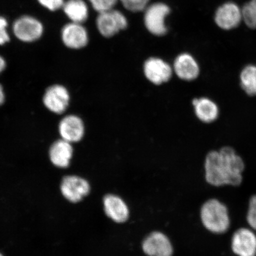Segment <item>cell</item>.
Listing matches in <instances>:
<instances>
[{
    "label": "cell",
    "mask_w": 256,
    "mask_h": 256,
    "mask_svg": "<svg viewBox=\"0 0 256 256\" xmlns=\"http://www.w3.org/2000/svg\"><path fill=\"white\" fill-rule=\"evenodd\" d=\"M244 168V162L234 150L223 147L219 152L208 154L204 162V178L207 183L214 186H238L242 181Z\"/></svg>",
    "instance_id": "6da1fadb"
},
{
    "label": "cell",
    "mask_w": 256,
    "mask_h": 256,
    "mask_svg": "<svg viewBox=\"0 0 256 256\" xmlns=\"http://www.w3.org/2000/svg\"><path fill=\"white\" fill-rule=\"evenodd\" d=\"M200 216L204 228L210 232L220 234L229 229L228 209L218 200L210 199L206 201L201 207Z\"/></svg>",
    "instance_id": "7a4b0ae2"
},
{
    "label": "cell",
    "mask_w": 256,
    "mask_h": 256,
    "mask_svg": "<svg viewBox=\"0 0 256 256\" xmlns=\"http://www.w3.org/2000/svg\"><path fill=\"white\" fill-rule=\"evenodd\" d=\"M170 12V8L162 2H156L145 10L144 24L150 33L156 36H163L167 33L166 18Z\"/></svg>",
    "instance_id": "3957f363"
},
{
    "label": "cell",
    "mask_w": 256,
    "mask_h": 256,
    "mask_svg": "<svg viewBox=\"0 0 256 256\" xmlns=\"http://www.w3.org/2000/svg\"><path fill=\"white\" fill-rule=\"evenodd\" d=\"M12 31L18 40L24 42L30 43L42 36L44 26L37 18L26 15L21 16L14 22Z\"/></svg>",
    "instance_id": "277c9868"
},
{
    "label": "cell",
    "mask_w": 256,
    "mask_h": 256,
    "mask_svg": "<svg viewBox=\"0 0 256 256\" xmlns=\"http://www.w3.org/2000/svg\"><path fill=\"white\" fill-rule=\"evenodd\" d=\"M96 25L102 35L110 38L120 30H126L128 20L122 12L113 8L98 14Z\"/></svg>",
    "instance_id": "5b68a950"
},
{
    "label": "cell",
    "mask_w": 256,
    "mask_h": 256,
    "mask_svg": "<svg viewBox=\"0 0 256 256\" xmlns=\"http://www.w3.org/2000/svg\"><path fill=\"white\" fill-rule=\"evenodd\" d=\"M214 20L222 30H232L238 28L242 21V8L232 2L224 3L216 10Z\"/></svg>",
    "instance_id": "8992f818"
},
{
    "label": "cell",
    "mask_w": 256,
    "mask_h": 256,
    "mask_svg": "<svg viewBox=\"0 0 256 256\" xmlns=\"http://www.w3.org/2000/svg\"><path fill=\"white\" fill-rule=\"evenodd\" d=\"M90 190V186L87 180L76 176H66L60 185L63 196L72 203L81 201L88 196Z\"/></svg>",
    "instance_id": "52a82bcc"
},
{
    "label": "cell",
    "mask_w": 256,
    "mask_h": 256,
    "mask_svg": "<svg viewBox=\"0 0 256 256\" xmlns=\"http://www.w3.org/2000/svg\"><path fill=\"white\" fill-rule=\"evenodd\" d=\"M232 248L238 256H256V235L251 230L240 228L234 233Z\"/></svg>",
    "instance_id": "ba28073f"
},
{
    "label": "cell",
    "mask_w": 256,
    "mask_h": 256,
    "mask_svg": "<svg viewBox=\"0 0 256 256\" xmlns=\"http://www.w3.org/2000/svg\"><path fill=\"white\" fill-rule=\"evenodd\" d=\"M70 94L62 85H54L44 92L43 102L48 110L56 114H62L68 106Z\"/></svg>",
    "instance_id": "9c48e42d"
},
{
    "label": "cell",
    "mask_w": 256,
    "mask_h": 256,
    "mask_svg": "<svg viewBox=\"0 0 256 256\" xmlns=\"http://www.w3.org/2000/svg\"><path fill=\"white\" fill-rule=\"evenodd\" d=\"M142 250L148 256H172L174 248L170 241L164 234L153 232L144 240Z\"/></svg>",
    "instance_id": "30bf717a"
},
{
    "label": "cell",
    "mask_w": 256,
    "mask_h": 256,
    "mask_svg": "<svg viewBox=\"0 0 256 256\" xmlns=\"http://www.w3.org/2000/svg\"><path fill=\"white\" fill-rule=\"evenodd\" d=\"M146 78L156 85L167 82L172 78V69L169 64L158 58H151L144 64Z\"/></svg>",
    "instance_id": "8fae6325"
},
{
    "label": "cell",
    "mask_w": 256,
    "mask_h": 256,
    "mask_svg": "<svg viewBox=\"0 0 256 256\" xmlns=\"http://www.w3.org/2000/svg\"><path fill=\"white\" fill-rule=\"evenodd\" d=\"M62 37L64 44L71 49H80L87 46L88 42L86 28L81 24L74 22L64 26Z\"/></svg>",
    "instance_id": "7c38bea8"
},
{
    "label": "cell",
    "mask_w": 256,
    "mask_h": 256,
    "mask_svg": "<svg viewBox=\"0 0 256 256\" xmlns=\"http://www.w3.org/2000/svg\"><path fill=\"white\" fill-rule=\"evenodd\" d=\"M59 132L62 139L67 142H78L84 136V124L78 116L68 115L60 122Z\"/></svg>",
    "instance_id": "4fadbf2b"
},
{
    "label": "cell",
    "mask_w": 256,
    "mask_h": 256,
    "mask_svg": "<svg viewBox=\"0 0 256 256\" xmlns=\"http://www.w3.org/2000/svg\"><path fill=\"white\" fill-rule=\"evenodd\" d=\"M104 206L106 215L114 222L124 223L129 218L130 211L126 204L116 195H106Z\"/></svg>",
    "instance_id": "5bb4252c"
},
{
    "label": "cell",
    "mask_w": 256,
    "mask_h": 256,
    "mask_svg": "<svg viewBox=\"0 0 256 256\" xmlns=\"http://www.w3.org/2000/svg\"><path fill=\"white\" fill-rule=\"evenodd\" d=\"M174 72L182 80L192 81L200 75L199 64L193 56L188 53L180 54L175 60Z\"/></svg>",
    "instance_id": "9a60e30c"
},
{
    "label": "cell",
    "mask_w": 256,
    "mask_h": 256,
    "mask_svg": "<svg viewBox=\"0 0 256 256\" xmlns=\"http://www.w3.org/2000/svg\"><path fill=\"white\" fill-rule=\"evenodd\" d=\"M72 143L60 140L54 142L50 150V161L56 167L68 168L72 158L73 149Z\"/></svg>",
    "instance_id": "2e32d148"
},
{
    "label": "cell",
    "mask_w": 256,
    "mask_h": 256,
    "mask_svg": "<svg viewBox=\"0 0 256 256\" xmlns=\"http://www.w3.org/2000/svg\"><path fill=\"white\" fill-rule=\"evenodd\" d=\"M193 105L195 114L198 119L204 123L212 122L218 117V107L215 102L210 98H194L193 100Z\"/></svg>",
    "instance_id": "e0dca14e"
},
{
    "label": "cell",
    "mask_w": 256,
    "mask_h": 256,
    "mask_svg": "<svg viewBox=\"0 0 256 256\" xmlns=\"http://www.w3.org/2000/svg\"><path fill=\"white\" fill-rule=\"evenodd\" d=\"M65 14L74 23H84L88 16V8L83 0H68L63 6Z\"/></svg>",
    "instance_id": "ac0fdd59"
},
{
    "label": "cell",
    "mask_w": 256,
    "mask_h": 256,
    "mask_svg": "<svg viewBox=\"0 0 256 256\" xmlns=\"http://www.w3.org/2000/svg\"><path fill=\"white\" fill-rule=\"evenodd\" d=\"M240 82L244 91L249 96L256 95V66L248 65L240 74Z\"/></svg>",
    "instance_id": "d6986e66"
},
{
    "label": "cell",
    "mask_w": 256,
    "mask_h": 256,
    "mask_svg": "<svg viewBox=\"0 0 256 256\" xmlns=\"http://www.w3.org/2000/svg\"><path fill=\"white\" fill-rule=\"evenodd\" d=\"M242 20L249 28H256V0H251L242 8Z\"/></svg>",
    "instance_id": "ffe728a7"
},
{
    "label": "cell",
    "mask_w": 256,
    "mask_h": 256,
    "mask_svg": "<svg viewBox=\"0 0 256 256\" xmlns=\"http://www.w3.org/2000/svg\"><path fill=\"white\" fill-rule=\"evenodd\" d=\"M150 0H120L124 8L132 12L145 10Z\"/></svg>",
    "instance_id": "44dd1931"
},
{
    "label": "cell",
    "mask_w": 256,
    "mask_h": 256,
    "mask_svg": "<svg viewBox=\"0 0 256 256\" xmlns=\"http://www.w3.org/2000/svg\"><path fill=\"white\" fill-rule=\"evenodd\" d=\"M92 8L98 14L113 9L118 0H88Z\"/></svg>",
    "instance_id": "7402d4cb"
},
{
    "label": "cell",
    "mask_w": 256,
    "mask_h": 256,
    "mask_svg": "<svg viewBox=\"0 0 256 256\" xmlns=\"http://www.w3.org/2000/svg\"><path fill=\"white\" fill-rule=\"evenodd\" d=\"M247 222L251 228L256 231V195L252 196L249 200Z\"/></svg>",
    "instance_id": "603a6c76"
},
{
    "label": "cell",
    "mask_w": 256,
    "mask_h": 256,
    "mask_svg": "<svg viewBox=\"0 0 256 256\" xmlns=\"http://www.w3.org/2000/svg\"><path fill=\"white\" fill-rule=\"evenodd\" d=\"M40 4L50 11H56L62 8L65 0H38Z\"/></svg>",
    "instance_id": "cb8c5ba5"
},
{
    "label": "cell",
    "mask_w": 256,
    "mask_h": 256,
    "mask_svg": "<svg viewBox=\"0 0 256 256\" xmlns=\"http://www.w3.org/2000/svg\"><path fill=\"white\" fill-rule=\"evenodd\" d=\"M8 22L6 18L0 16V46L8 42L10 36L7 28Z\"/></svg>",
    "instance_id": "d4e9b609"
},
{
    "label": "cell",
    "mask_w": 256,
    "mask_h": 256,
    "mask_svg": "<svg viewBox=\"0 0 256 256\" xmlns=\"http://www.w3.org/2000/svg\"><path fill=\"white\" fill-rule=\"evenodd\" d=\"M5 100V94L4 92V90L2 86L0 85V106L4 103Z\"/></svg>",
    "instance_id": "484cf974"
},
{
    "label": "cell",
    "mask_w": 256,
    "mask_h": 256,
    "mask_svg": "<svg viewBox=\"0 0 256 256\" xmlns=\"http://www.w3.org/2000/svg\"><path fill=\"white\" fill-rule=\"evenodd\" d=\"M6 62L2 56H0V73L4 71L6 68Z\"/></svg>",
    "instance_id": "4316f807"
},
{
    "label": "cell",
    "mask_w": 256,
    "mask_h": 256,
    "mask_svg": "<svg viewBox=\"0 0 256 256\" xmlns=\"http://www.w3.org/2000/svg\"><path fill=\"white\" fill-rule=\"evenodd\" d=\"M0 256H2V254H0Z\"/></svg>",
    "instance_id": "83f0119b"
}]
</instances>
